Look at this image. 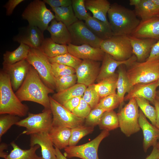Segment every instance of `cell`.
I'll return each instance as SVG.
<instances>
[{
	"label": "cell",
	"mask_w": 159,
	"mask_h": 159,
	"mask_svg": "<svg viewBox=\"0 0 159 159\" xmlns=\"http://www.w3.org/2000/svg\"><path fill=\"white\" fill-rule=\"evenodd\" d=\"M45 4L43 1L34 0L28 4L21 14L29 25L37 26L43 32L47 30L49 23L55 18Z\"/></svg>",
	"instance_id": "5b68a950"
},
{
	"label": "cell",
	"mask_w": 159,
	"mask_h": 159,
	"mask_svg": "<svg viewBox=\"0 0 159 159\" xmlns=\"http://www.w3.org/2000/svg\"><path fill=\"white\" fill-rule=\"evenodd\" d=\"M158 159H159V158Z\"/></svg>",
	"instance_id": "e7e4bbea"
},
{
	"label": "cell",
	"mask_w": 159,
	"mask_h": 159,
	"mask_svg": "<svg viewBox=\"0 0 159 159\" xmlns=\"http://www.w3.org/2000/svg\"><path fill=\"white\" fill-rule=\"evenodd\" d=\"M105 111L103 109L97 107L92 109L85 118V125L92 127L98 125L102 115Z\"/></svg>",
	"instance_id": "ee69618b"
},
{
	"label": "cell",
	"mask_w": 159,
	"mask_h": 159,
	"mask_svg": "<svg viewBox=\"0 0 159 159\" xmlns=\"http://www.w3.org/2000/svg\"><path fill=\"white\" fill-rule=\"evenodd\" d=\"M119 67L118 77L117 83V93L121 103H122L125 95L129 92L132 88L128 78L126 72L123 68L122 65Z\"/></svg>",
	"instance_id": "836d02e7"
},
{
	"label": "cell",
	"mask_w": 159,
	"mask_h": 159,
	"mask_svg": "<svg viewBox=\"0 0 159 159\" xmlns=\"http://www.w3.org/2000/svg\"><path fill=\"white\" fill-rule=\"evenodd\" d=\"M30 146L38 145L41 149L42 157L44 159H57L55 148L49 132H41L30 135Z\"/></svg>",
	"instance_id": "7402d4cb"
},
{
	"label": "cell",
	"mask_w": 159,
	"mask_h": 159,
	"mask_svg": "<svg viewBox=\"0 0 159 159\" xmlns=\"http://www.w3.org/2000/svg\"><path fill=\"white\" fill-rule=\"evenodd\" d=\"M129 67L126 74L132 87L136 84L151 83L159 78V60L136 61Z\"/></svg>",
	"instance_id": "277c9868"
},
{
	"label": "cell",
	"mask_w": 159,
	"mask_h": 159,
	"mask_svg": "<svg viewBox=\"0 0 159 159\" xmlns=\"http://www.w3.org/2000/svg\"><path fill=\"white\" fill-rule=\"evenodd\" d=\"M55 89L57 92L65 90L75 85L77 82L76 74L55 77Z\"/></svg>",
	"instance_id": "f35d334b"
},
{
	"label": "cell",
	"mask_w": 159,
	"mask_h": 159,
	"mask_svg": "<svg viewBox=\"0 0 159 159\" xmlns=\"http://www.w3.org/2000/svg\"><path fill=\"white\" fill-rule=\"evenodd\" d=\"M98 125L100 129L109 131L117 128L119 127L117 114L113 110L105 111Z\"/></svg>",
	"instance_id": "e575fe53"
},
{
	"label": "cell",
	"mask_w": 159,
	"mask_h": 159,
	"mask_svg": "<svg viewBox=\"0 0 159 159\" xmlns=\"http://www.w3.org/2000/svg\"><path fill=\"white\" fill-rule=\"evenodd\" d=\"M154 3L159 8V0H152Z\"/></svg>",
	"instance_id": "6f0895ef"
},
{
	"label": "cell",
	"mask_w": 159,
	"mask_h": 159,
	"mask_svg": "<svg viewBox=\"0 0 159 159\" xmlns=\"http://www.w3.org/2000/svg\"><path fill=\"white\" fill-rule=\"evenodd\" d=\"M159 158V150L156 145L153 147L152 152L145 159H158Z\"/></svg>",
	"instance_id": "816d5d0a"
},
{
	"label": "cell",
	"mask_w": 159,
	"mask_h": 159,
	"mask_svg": "<svg viewBox=\"0 0 159 159\" xmlns=\"http://www.w3.org/2000/svg\"><path fill=\"white\" fill-rule=\"evenodd\" d=\"M156 146L159 150V142L157 143Z\"/></svg>",
	"instance_id": "91938a15"
},
{
	"label": "cell",
	"mask_w": 159,
	"mask_h": 159,
	"mask_svg": "<svg viewBox=\"0 0 159 159\" xmlns=\"http://www.w3.org/2000/svg\"><path fill=\"white\" fill-rule=\"evenodd\" d=\"M107 15L114 36L130 35L141 21L135 10L116 3L111 4Z\"/></svg>",
	"instance_id": "7a4b0ae2"
},
{
	"label": "cell",
	"mask_w": 159,
	"mask_h": 159,
	"mask_svg": "<svg viewBox=\"0 0 159 159\" xmlns=\"http://www.w3.org/2000/svg\"><path fill=\"white\" fill-rule=\"evenodd\" d=\"M55 148V154L57 159H67V158L63 155L60 151V150L57 147H54Z\"/></svg>",
	"instance_id": "11a10c76"
},
{
	"label": "cell",
	"mask_w": 159,
	"mask_h": 159,
	"mask_svg": "<svg viewBox=\"0 0 159 159\" xmlns=\"http://www.w3.org/2000/svg\"><path fill=\"white\" fill-rule=\"evenodd\" d=\"M85 4L86 9L92 12L93 17L110 25L107 15L111 4L108 1L85 0Z\"/></svg>",
	"instance_id": "cb8c5ba5"
},
{
	"label": "cell",
	"mask_w": 159,
	"mask_h": 159,
	"mask_svg": "<svg viewBox=\"0 0 159 159\" xmlns=\"http://www.w3.org/2000/svg\"><path fill=\"white\" fill-rule=\"evenodd\" d=\"M8 145L6 143H2L0 145V156L1 158H5L6 156L8 154L4 151L5 150L7 149Z\"/></svg>",
	"instance_id": "db71d44e"
},
{
	"label": "cell",
	"mask_w": 159,
	"mask_h": 159,
	"mask_svg": "<svg viewBox=\"0 0 159 159\" xmlns=\"http://www.w3.org/2000/svg\"><path fill=\"white\" fill-rule=\"evenodd\" d=\"M67 28L71 34V44L76 45L86 44L100 48L103 40L96 36L83 21L78 20Z\"/></svg>",
	"instance_id": "7c38bea8"
},
{
	"label": "cell",
	"mask_w": 159,
	"mask_h": 159,
	"mask_svg": "<svg viewBox=\"0 0 159 159\" xmlns=\"http://www.w3.org/2000/svg\"><path fill=\"white\" fill-rule=\"evenodd\" d=\"M82 98L90 105L92 109L96 107L101 98L95 89V84L87 87Z\"/></svg>",
	"instance_id": "b9f144b4"
},
{
	"label": "cell",
	"mask_w": 159,
	"mask_h": 159,
	"mask_svg": "<svg viewBox=\"0 0 159 159\" xmlns=\"http://www.w3.org/2000/svg\"><path fill=\"white\" fill-rule=\"evenodd\" d=\"M94 130V127L84 125L71 129L69 146L76 145L81 139L92 133Z\"/></svg>",
	"instance_id": "d590c367"
},
{
	"label": "cell",
	"mask_w": 159,
	"mask_h": 159,
	"mask_svg": "<svg viewBox=\"0 0 159 159\" xmlns=\"http://www.w3.org/2000/svg\"><path fill=\"white\" fill-rule=\"evenodd\" d=\"M85 23L96 36L103 40L109 39L113 36L110 25L91 15L85 21Z\"/></svg>",
	"instance_id": "484cf974"
},
{
	"label": "cell",
	"mask_w": 159,
	"mask_h": 159,
	"mask_svg": "<svg viewBox=\"0 0 159 159\" xmlns=\"http://www.w3.org/2000/svg\"><path fill=\"white\" fill-rule=\"evenodd\" d=\"M24 0H9L3 7L6 9V14L7 16L11 15L16 7Z\"/></svg>",
	"instance_id": "c3c4849f"
},
{
	"label": "cell",
	"mask_w": 159,
	"mask_h": 159,
	"mask_svg": "<svg viewBox=\"0 0 159 159\" xmlns=\"http://www.w3.org/2000/svg\"><path fill=\"white\" fill-rule=\"evenodd\" d=\"M140 1L141 0H130L129 4L131 6H134L135 7L138 5Z\"/></svg>",
	"instance_id": "9f6ffc18"
},
{
	"label": "cell",
	"mask_w": 159,
	"mask_h": 159,
	"mask_svg": "<svg viewBox=\"0 0 159 159\" xmlns=\"http://www.w3.org/2000/svg\"><path fill=\"white\" fill-rule=\"evenodd\" d=\"M10 144L13 148L10 153L5 157V159H44L42 157L38 155L36 152L40 146L36 145L30 147L27 150H23L20 148L14 141Z\"/></svg>",
	"instance_id": "83f0119b"
},
{
	"label": "cell",
	"mask_w": 159,
	"mask_h": 159,
	"mask_svg": "<svg viewBox=\"0 0 159 159\" xmlns=\"http://www.w3.org/2000/svg\"><path fill=\"white\" fill-rule=\"evenodd\" d=\"M2 69L9 75L13 89L16 92L25 80L31 65L26 60L11 64L2 63Z\"/></svg>",
	"instance_id": "9a60e30c"
},
{
	"label": "cell",
	"mask_w": 159,
	"mask_h": 159,
	"mask_svg": "<svg viewBox=\"0 0 159 159\" xmlns=\"http://www.w3.org/2000/svg\"><path fill=\"white\" fill-rule=\"evenodd\" d=\"M92 109L90 105L82 97L78 105L72 112L79 117L85 119Z\"/></svg>",
	"instance_id": "bcb514c9"
},
{
	"label": "cell",
	"mask_w": 159,
	"mask_h": 159,
	"mask_svg": "<svg viewBox=\"0 0 159 159\" xmlns=\"http://www.w3.org/2000/svg\"><path fill=\"white\" fill-rule=\"evenodd\" d=\"M53 117L50 109H44L41 113L29 112L28 116L16 124L26 129L22 134L31 135L41 132H49L52 126Z\"/></svg>",
	"instance_id": "8992f818"
},
{
	"label": "cell",
	"mask_w": 159,
	"mask_h": 159,
	"mask_svg": "<svg viewBox=\"0 0 159 159\" xmlns=\"http://www.w3.org/2000/svg\"><path fill=\"white\" fill-rule=\"evenodd\" d=\"M156 99L159 101V96L156 95Z\"/></svg>",
	"instance_id": "94428289"
},
{
	"label": "cell",
	"mask_w": 159,
	"mask_h": 159,
	"mask_svg": "<svg viewBox=\"0 0 159 159\" xmlns=\"http://www.w3.org/2000/svg\"><path fill=\"white\" fill-rule=\"evenodd\" d=\"M109 135V131L103 130L96 138L85 144L68 146L64 149L66 158L77 157L82 159H99L98 155L99 145L102 140Z\"/></svg>",
	"instance_id": "30bf717a"
},
{
	"label": "cell",
	"mask_w": 159,
	"mask_h": 159,
	"mask_svg": "<svg viewBox=\"0 0 159 159\" xmlns=\"http://www.w3.org/2000/svg\"><path fill=\"white\" fill-rule=\"evenodd\" d=\"M20 117L9 114H4L0 115V141L2 136L14 125L20 120Z\"/></svg>",
	"instance_id": "60d3db41"
},
{
	"label": "cell",
	"mask_w": 159,
	"mask_h": 159,
	"mask_svg": "<svg viewBox=\"0 0 159 159\" xmlns=\"http://www.w3.org/2000/svg\"><path fill=\"white\" fill-rule=\"evenodd\" d=\"M51 63H56L75 69L82 60L74 56L69 52L55 57L49 58Z\"/></svg>",
	"instance_id": "74e56055"
},
{
	"label": "cell",
	"mask_w": 159,
	"mask_h": 159,
	"mask_svg": "<svg viewBox=\"0 0 159 159\" xmlns=\"http://www.w3.org/2000/svg\"><path fill=\"white\" fill-rule=\"evenodd\" d=\"M47 30L50 35V38L55 42L61 44L71 43V38L67 27L55 19L53 20Z\"/></svg>",
	"instance_id": "603a6c76"
},
{
	"label": "cell",
	"mask_w": 159,
	"mask_h": 159,
	"mask_svg": "<svg viewBox=\"0 0 159 159\" xmlns=\"http://www.w3.org/2000/svg\"><path fill=\"white\" fill-rule=\"evenodd\" d=\"M71 129L67 127L52 126L49 134L54 145L59 150L69 146Z\"/></svg>",
	"instance_id": "d4e9b609"
},
{
	"label": "cell",
	"mask_w": 159,
	"mask_h": 159,
	"mask_svg": "<svg viewBox=\"0 0 159 159\" xmlns=\"http://www.w3.org/2000/svg\"><path fill=\"white\" fill-rule=\"evenodd\" d=\"M44 32L37 26L28 25L19 28L18 34L13 40L30 48L39 49L44 39Z\"/></svg>",
	"instance_id": "5bb4252c"
},
{
	"label": "cell",
	"mask_w": 159,
	"mask_h": 159,
	"mask_svg": "<svg viewBox=\"0 0 159 159\" xmlns=\"http://www.w3.org/2000/svg\"><path fill=\"white\" fill-rule=\"evenodd\" d=\"M52 8L62 7H67L72 5L71 0H43Z\"/></svg>",
	"instance_id": "7dc6e473"
},
{
	"label": "cell",
	"mask_w": 159,
	"mask_h": 159,
	"mask_svg": "<svg viewBox=\"0 0 159 159\" xmlns=\"http://www.w3.org/2000/svg\"><path fill=\"white\" fill-rule=\"evenodd\" d=\"M51 63L55 77L75 74V69L72 67L56 63Z\"/></svg>",
	"instance_id": "f6af8a7d"
},
{
	"label": "cell",
	"mask_w": 159,
	"mask_h": 159,
	"mask_svg": "<svg viewBox=\"0 0 159 159\" xmlns=\"http://www.w3.org/2000/svg\"><path fill=\"white\" fill-rule=\"evenodd\" d=\"M137 61H145L149 57L151 49L158 40L151 38H139L131 35L128 36Z\"/></svg>",
	"instance_id": "44dd1931"
},
{
	"label": "cell",
	"mask_w": 159,
	"mask_h": 159,
	"mask_svg": "<svg viewBox=\"0 0 159 159\" xmlns=\"http://www.w3.org/2000/svg\"><path fill=\"white\" fill-rule=\"evenodd\" d=\"M139 38L159 39V18L155 17L140 22L130 35Z\"/></svg>",
	"instance_id": "ffe728a7"
},
{
	"label": "cell",
	"mask_w": 159,
	"mask_h": 159,
	"mask_svg": "<svg viewBox=\"0 0 159 159\" xmlns=\"http://www.w3.org/2000/svg\"><path fill=\"white\" fill-rule=\"evenodd\" d=\"M54 90L47 87L42 82L38 73L31 65L25 80L15 93L22 102L29 101L42 105L44 109H50V93Z\"/></svg>",
	"instance_id": "6da1fadb"
},
{
	"label": "cell",
	"mask_w": 159,
	"mask_h": 159,
	"mask_svg": "<svg viewBox=\"0 0 159 159\" xmlns=\"http://www.w3.org/2000/svg\"><path fill=\"white\" fill-rule=\"evenodd\" d=\"M30 47L21 43L19 46L12 51H6L3 55V63L11 64L24 60H26L29 54Z\"/></svg>",
	"instance_id": "4dcf8cb0"
},
{
	"label": "cell",
	"mask_w": 159,
	"mask_h": 159,
	"mask_svg": "<svg viewBox=\"0 0 159 159\" xmlns=\"http://www.w3.org/2000/svg\"><path fill=\"white\" fill-rule=\"evenodd\" d=\"M87 87L84 85L77 83L65 90L54 94L52 97L62 105L65 102L73 98L82 97Z\"/></svg>",
	"instance_id": "f546056e"
},
{
	"label": "cell",
	"mask_w": 159,
	"mask_h": 159,
	"mask_svg": "<svg viewBox=\"0 0 159 159\" xmlns=\"http://www.w3.org/2000/svg\"><path fill=\"white\" fill-rule=\"evenodd\" d=\"M138 105L146 117L151 121L152 124L155 126L156 112L155 107L151 106L149 101L142 97L135 98Z\"/></svg>",
	"instance_id": "8d00e7d4"
},
{
	"label": "cell",
	"mask_w": 159,
	"mask_h": 159,
	"mask_svg": "<svg viewBox=\"0 0 159 159\" xmlns=\"http://www.w3.org/2000/svg\"><path fill=\"white\" fill-rule=\"evenodd\" d=\"M158 18H159V16H157Z\"/></svg>",
	"instance_id": "be15d7a7"
},
{
	"label": "cell",
	"mask_w": 159,
	"mask_h": 159,
	"mask_svg": "<svg viewBox=\"0 0 159 159\" xmlns=\"http://www.w3.org/2000/svg\"><path fill=\"white\" fill-rule=\"evenodd\" d=\"M154 60H159V39L152 47L149 55L146 61Z\"/></svg>",
	"instance_id": "f907efd6"
},
{
	"label": "cell",
	"mask_w": 159,
	"mask_h": 159,
	"mask_svg": "<svg viewBox=\"0 0 159 159\" xmlns=\"http://www.w3.org/2000/svg\"><path fill=\"white\" fill-rule=\"evenodd\" d=\"M29 107L22 103L12 87L9 75L2 69L0 71V114H9L20 117L26 116Z\"/></svg>",
	"instance_id": "3957f363"
},
{
	"label": "cell",
	"mask_w": 159,
	"mask_h": 159,
	"mask_svg": "<svg viewBox=\"0 0 159 159\" xmlns=\"http://www.w3.org/2000/svg\"><path fill=\"white\" fill-rule=\"evenodd\" d=\"M39 49L49 58L68 52L67 45L57 44L50 38H45Z\"/></svg>",
	"instance_id": "f1b7e54d"
},
{
	"label": "cell",
	"mask_w": 159,
	"mask_h": 159,
	"mask_svg": "<svg viewBox=\"0 0 159 159\" xmlns=\"http://www.w3.org/2000/svg\"><path fill=\"white\" fill-rule=\"evenodd\" d=\"M52 9L55 14V19L62 22L67 27L78 20L75 15L72 5Z\"/></svg>",
	"instance_id": "d6a6232c"
},
{
	"label": "cell",
	"mask_w": 159,
	"mask_h": 159,
	"mask_svg": "<svg viewBox=\"0 0 159 159\" xmlns=\"http://www.w3.org/2000/svg\"><path fill=\"white\" fill-rule=\"evenodd\" d=\"M127 104L117 113L119 127L126 136L130 137L140 130L138 121V106L135 98L130 99Z\"/></svg>",
	"instance_id": "9c48e42d"
},
{
	"label": "cell",
	"mask_w": 159,
	"mask_h": 159,
	"mask_svg": "<svg viewBox=\"0 0 159 159\" xmlns=\"http://www.w3.org/2000/svg\"><path fill=\"white\" fill-rule=\"evenodd\" d=\"M156 95L159 96V90L156 91Z\"/></svg>",
	"instance_id": "680465c9"
},
{
	"label": "cell",
	"mask_w": 159,
	"mask_h": 159,
	"mask_svg": "<svg viewBox=\"0 0 159 159\" xmlns=\"http://www.w3.org/2000/svg\"><path fill=\"white\" fill-rule=\"evenodd\" d=\"M67 47L69 53L83 60L102 61L105 54L100 48L94 47L88 44L76 45L70 43Z\"/></svg>",
	"instance_id": "2e32d148"
},
{
	"label": "cell",
	"mask_w": 159,
	"mask_h": 159,
	"mask_svg": "<svg viewBox=\"0 0 159 159\" xmlns=\"http://www.w3.org/2000/svg\"><path fill=\"white\" fill-rule=\"evenodd\" d=\"M26 60L36 70L44 83L50 88L55 90V77L49 58L39 49L30 48Z\"/></svg>",
	"instance_id": "52a82bcc"
},
{
	"label": "cell",
	"mask_w": 159,
	"mask_h": 159,
	"mask_svg": "<svg viewBox=\"0 0 159 159\" xmlns=\"http://www.w3.org/2000/svg\"><path fill=\"white\" fill-rule=\"evenodd\" d=\"M158 86H159V78L158 80Z\"/></svg>",
	"instance_id": "6125c7cd"
},
{
	"label": "cell",
	"mask_w": 159,
	"mask_h": 159,
	"mask_svg": "<svg viewBox=\"0 0 159 159\" xmlns=\"http://www.w3.org/2000/svg\"><path fill=\"white\" fill-rule=\"evenodd\" d=\"M100 48L105 53L117 61L126 60L133 55L128 36L113 35L103 40Z\"/></svg>",
	"instance_id": "ba28073f"
},
{
	"label": "cell",
	"mask_w": 159,
	"mask_h": 159,
	"mask_svg": "<svg viewBox=\"0 0 159 159\" xmlns=\"http://www.w3.org/2000/svg\"><path fill=\"white\" fill-rule=\"evenodd\" d=\"M50 109L53 117L52 126L71 129L84 125L85 119L79 117L49 96Z\"/></svg>",
	"instance_id": "8fae6325"
},
{
	"label": "cell",
	"mask_w": 159,
	"mask_h": 159,
	"mask_svg": "<svg viewBox=\"0 0 159 159\" xmlns=\"http://www.w3.org/2000/svg\"><path fill=\"white\" fill-rule=\"evenodd\" d=\"M158 87V81L149 83H140L134 85L125 96L126 101L137 97L145 98L154 104L156 96V88Z\"/></svg>",
	"instance_id": "d6986e66"
},
{
	"label": "cell",
	"mask_w": 159,
	"mask_h": 159,
	"mask_svg": "<svg viewBox=\"0 0 159 159\" xmlns=\"http://www.w3.org/2000/svg\"><path fill=\"white\" fill-rule=\"evenodd\" d=\"M138 121L143 134V150L146 152L150 147L156 145L157 140H159V129L148 122L140 109Z\"/></svg>",
	"instance_id": "e0dca14e"
},
{
	"label": "cell",
	"mask_w": 159,
	"mask_h": 159,
	"mask_svg": "<svg viewBox=\"0 0 159 159\" xmlns=\"http://www.w3.org/2000/svg\"><path fill=\"white\" fill-rule=\"evenodd\" d=\"M137 61L136 57L134 54L126 60L119 61L115 59L110 55L105 53L96 81L98 83L104 79L112 76L115 73L117 68L120 65L124 64L129 67Z\"/></svg>",
	"instance_id": "ac0fdd59"
},
{
	"label": "cell",
	"mask_w": 159,
	"mask_h": 159,
	"mask_svg": "<svg viewBox=\"0 0 159 159\" xmlns=\"http://www.w3.org/2000/svg\"><path fill=\"white\" fill-rule=\"evenodd\" d=\"M72 6L75 15L78 20L85 21L90 15L86 11L85 0H72Z\"/></svg>",
	"instance_id": "7bdbcfd3"
},
{
	"label": "cell",
	"mask_w": 159,
	"mask_h": 159,
	"mask_svg": "<svg viewBox=\"0 0 159 159\" xmlns=\"http://www.w3.org/2000/svg\"><path fill=\"white\" fill-rule=\"evenodd\" d=\"M82 97L78 96L73 98L65 102L62 105L68 110L72 112L78 105Z\"/></svg>",
	"instance_id": "681fc988"
},
{
	"label": "cell",
	"mask_w": 159,
	"mask_h": 159,
	"mask_svg": "<svg viewBox=\"0 0 159 159\" xmlns=\"http://www.w3.org/2000/svg\"><path fill=\"white\" fill-rule=\"evenodd\" d=\"M100 63L90 60H82L75 69L77 83L88 87L94 84L100 68Z\"/></svg>",
	"instance_id": "4fadbf2b"
},
{
	"label": "cell",
	"mask_w": 159,
	"mask_h": 159,
	"mask_svg": "<svg viewBox=\"0 0 159 159\" xmlns=\"http://www.w3.org/2000/svg\"><path fill=\"white\" fill-rule=\"evenodd\" d=\"M120 104V100L117 93H115L101 98L96 107L105 111H109L113 110Z\"/></svg>",
	"instance_id": "ab89813d"
},
{
	"label": "cell",
	"mask_w": 159,
	"mask_h": 159,
	"mask_svg": "<svg viewBox=\"0 0 159 159\" xmlns=\"http://www.w3.org/2000/svg\"><path fill=\"white\" fill-rule=\"evenodd\" d=\"M118 77V74L115 73L95 84V89L101 98L116 93Z\"/></svg>",
	"instance_id": "1f68e13d"
},
{
	"label": "cell",
	"mask_w": 159,
	"mask_h": 159,
	"mask_svg": "<svg viewBox=\"0 0 159 159\" xmlns=\"http://www.w3.org/2000/svg\"><path fill=\"white\" fill-rule=\"evenodd\" d=\"M156 112V119L155 126L159 129V101L156 99L154 104Z\"/></svg>",
	"instance_id": "f5cc1de1"
},
{
	"label": "cell",
	"mask_w": 159,
	"mask_h": 159,
	"mask_svg": "<svg viewBox=\"0 0 159 159\" xmlns=\"http://www.w3.org/2000/svg\"><path fill=\"white\" fill-rule=\"evenodd\" d=\"M136 16L144 21L159 16V8L152 0H141L140 3L135 6Z\"/></svg>",
	"instance_id": "4316f807"
}]
</instances>
